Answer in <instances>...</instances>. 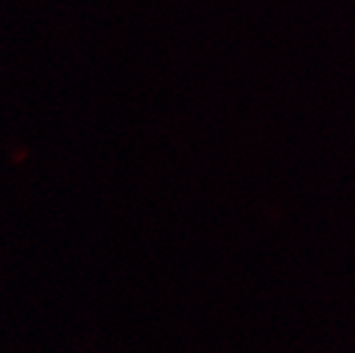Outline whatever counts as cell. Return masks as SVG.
Masks as SVG:
<instances>
[]
</instances>
